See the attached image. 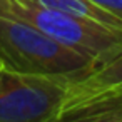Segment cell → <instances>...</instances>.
<instances>
[{"label": "cell", "instance_id": "obj_4", "mask_svg": "<svg viewBox=\"0 0 122 122\" xmlns=\"http://www.w3.org/2000/svg\"><path fill=\"white\" fill-rule=\"evenodd\" d=\"M115 92H122V50L109 60H105L104 64L90 69L80 79L69 82L67 97L64 100L60 112L64 109L79 105L95 97Z\"/></svg>", "mask_w": 122, "mask_h": 122}, {"label": "cell", "instance_id": "obj_5", "mask_svg": "<svg viewBox=\"0 0 122 122\" xmlns=\"http://www.w3.org/2000/svg\"><path fill=\"white\" fill-rule=\"evenodd\" d=\"M90 2H94L100 9L107 10L109 14L122 19V0H90Z\"/></svg>", "mask_w": 122, "mask_h": 122}, {"label": "cell", "instance_id": "obj_2", "mask_svg": "<svg viewBox=\"0 0 122 122\" xmlns=\"http://www.w3.org/2000/svg\"><path fill=\"white\" fill-rule=\"evenodd\" d=\"M0 15L32 24L64 45L104 64L122 50V29L45 7L35 0H0Z\"/></svg>", "mask_w": 122, "mask_h": 122}, {"label": "cell", "instance_id": "obj_6", "mask_svg": "<svg viewBox=\"0 0 122 122\" xmlns=\"http://www.w3.org/2000/svg\"><path fill=\"white\" fill-rule=\"evenodd\" d=\"M2 65H4V64H2V60H0V67H2Z\"/></svg>", "mask_w": 122, "mask_h": 122}, {"label": "cell", "instance_id": "obj_1", "mask_svg": "<svg viewBox=\"0 0 122 122\" xmlns=\"http://www.w3.org/2000/svg\"><path fill=\"white\" fill-rule=\"evenodd\" d=\"M0 60L7 69L67 79L85 75L95 62L44 34L29 22L0 15Z\"/></svg>", "mask_w": 122, "mask_h": 122}, {"label": "cell", "instance_id": "obj_3", "mask_svg": "<svg viewBox=\"0 0 122 122\" xmlns=\"http://www.w3.org/2000/svg\"><path fill=\"white\" fill-rule=\"evenodd\" d=\"M67 79L22 74L0 67V122H57Z\"/></svg>", "mask_w": 122, "mask_h": 122}]
</instances>
